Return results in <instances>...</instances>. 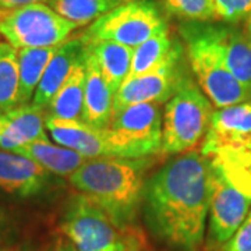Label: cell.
<instances>
[{"instance_id":"d6986e66","label":"cell","mask_w":251,"mask_h":251,"mask_svg":"<svg viewBox=\"0 0 251 251\" xmlns=\"http://www.w3.org/2000/svg\"><path fill=\"white\" fill-rule=\"evenodd\" d=\"M84 44L110 90L116 94L130 74L133 48L110 41H92Z\"/></svg>"},{"instance_id":"603a6c76","label":"cell","mask_w":251,"mask_h":251,"mask_svg":"<svg viewBox=\"0 0 251 251\" xmlns=\"http://www.w3.org/2000/svg\"><path fill=\"white\" fill-rule=\"evenodd\" d=\"M177 41L173 39L169 32V28L156 35L151 36L144 44L133 49L131 67L128 77H134L156 69L165 62L173 52ZM127 77V78H128Z\"/></svg>"},{"instance_id":"836d02e7","label":"cell","mask_w":251,"mask_h":251,"mask_svg":"<svg viewBox=\"0 0 251 251\" xmlns=\"http://www.w3.org/2000/svg\"><path fill=\"white\" fill-rule=\"evenodd\" d=\"M0 115H1V112H0Z\"/></svg>"},{"instance_id":"3957f363","label":"cell","mask_w":251,"mask_h":251,"mask_svg":"<svg viewBox=\"0 0 251 251\" xmlns=\"http://www.w3.org/2000/svg\"><path fill=\"white\" fill-rule=\"evenodd\" d=\"M62 230L77 251H141L134 226H122L87 196L77 193L64 209Z\"/></svg>"},{"instance_id":"277c9868","label":"cell","mask_w":251,"mask_h":251,"mask_svg":"<svg viewBox=\"0 0 251 251\" xmlns=\"http://www.w3.org/2000/svg\"><path fill=\"white\" fill-rule=\"evenodd\" d=\"M179 31L191 72L215 108H227L250 100L251 92L226 69L218 48L206 34L204 23H183Z\"/></svg>"},{"instance_id":"9a60e30c","label":"cell","mask_w":251,"mask_h":251,"mask_svg":"<svg viewBox=\"0 0 251 251\" xmlns=\"http://www.w3.org/2000/svg\"><path fill=\"white\" fill-rule=\"evenodd\" d=\"M46 112L32 103L20 105L0 115V150L16 151L28 144L48 140Z\"/></svg>"},{"instance_id":"8fae6325","label":"cell","mask_w":251,"mask_h":251,"mask_svg":"<svg viewBox=\"0 0 251 251\" xmlns=\"http://www.w3.org/2000/svg\"><path fill=\"white\" fill-rule=\"evenodd\" d=\"M46 130L54 143L88 159L119 158L109 128H97L82 120H60L46 116Z\"/></svg>"},{"instance_id":"e0dca14e","label":"cell","mask_w":251,"mask_h":251,"mask_svg":"<svg viewBox=\"0 0 251 251\" xmlns=\"http://www.w3.org/2000/svg\"><path fill=\"white\" fill-rule=\"evenodd\" d=\"M85 60V91L81 120L97 128H108L113 119L115 92L110 90L95 60L84 49Z\"/></svg>"},{"instance_id":"ac0fdd59","label":"cell","mask_w":251,"mask_h":251,"mask_svg":"<svg viewBox=\"0 0 251 251\" xmlns=\"http://www.w3.org/2000/svg\"><path fill=\"white\" fill-rule=\"evenodd\" d=\"M11 152L27 156L36 162L39 166H42L50 175H56L60 177H70L74 172L78 171L88 161V158H85L81 153L62 147L59 144H52L49 138L24 145Z\"/></svg>"},{"instance_id":"44dd1931","label":"cell","mask_w":251,"mask_h":251,"mask_svg":"<svg viewBox=\"0 0 251 251\" xmlns=\"http://www.w3.org/2000/svg\"><path fill=\"white\" fill-rule=\"evenodd\" d=\"M57 46L49 48H27L18 49V67H20V105L31 103L35 91L44 77L46 67L57 50Z\"/></svg>"},{"instance_id":"5bb4252c","label":"cell","mask_w":251,"mask_h":251,"mask_svg":"<svg viewBox=\"0 0 251 251\" xmlns=\"http://www.w3.org/2000/svg\"><path fill=\"white\" fill-rule=\"evenodd\" d=\"M204 28L218 48L226 69L251 92L250 36L246 31H242L232 24L204 23Z\"/></svg>"},{"instance_id":"ba28073f","label":"cell","mask_w":251,"mask_h":251,"mask_svg":"<svg viewBox=\"0 0 251 251\" xmlns=\"http://www.w3.org/2000/svg\"><path fill=\"white\" fill-rule=\"evenodd\" d=\"M119 158L140 159L161 152L159 103H137L119 110L108 127Z\"/></svg>"},{"instance_id":"484cf974","label":"cell","mask_w":251,"mask_h":251,"mask_svg":"<svg viewBox=\"0 0 251 251\" xmlns=\"http://www.w3.org/2000/svg\"><path fill=\"white\" fill-rule=\"evenodd\" d=\"M206 156L225 165L239 168L251 175V138L242 145L232 148H222Z\"/></svg>"},{"instance_id":"f546056e","label":"cell","mask_w":251,"mask_h":251,"mask_svg":"<svg viewBox=\"0 0 251 251\" xmlns=\"http://www.w3.org/2000/svg\"><path fill=\"white\" fill-rule=\"evenodd\" d=\"M53 251H77L74 249V246H73L72 243H62L60 246H57Z\"/></svg>"},{"instance_id":"2e32d148","label":"cell","mask_w":251,"mask_h":251,"mask_svg":"<svg viewBox=\"0 0 251 251\" xmlns=\"http://www.w3.org/2000/svg\"><path fill=\"white\" fill-rule=\"evenodd\" d=\"M85 44L81 36H73L59 45L52 60L46 67L44 77L35 91V95L31 103L36 108L45 110L49 106L50 100L63 87V84L72 74L74 66L80 60L84 53Z\"/></svg>"},{"instance_id":"4dcf8cb0","label":"cell","mask_w":251,"mask_h":251,"mask_svg":"<svg viewBox=\"0 0 251 251\" xmlns=\"http://www.w3.org/2000/svg\"><path fill=\"white\" fill-rule=\"evenodd\" d=\"M4 227H6V218H4V214L0 211V236L3 233Z\"/></svg>"},{"instance_id":"1f68e13d","label":"cell","mask_w":251,"mask_h":251,"mask_svg":"<svg viewBox=\"0 0 251 251\" xmlns=\"http://www.w3.org/2000/svg\"><path fill=\"white\" fill-rule=\"evenodd\" d=\"M246 32H247V35L250 36L251 39V14L247 17V29H246Z\"/></svg>"},{"instance_id":"30bf717a","label":"cell","mask_w":251,"mask_h":251,"mask_svg":"<svg viewBox=\"0 0 251 251\" xmlns=\"http://www.w3.org/2000/svg\"><path fill=\"white\" fill-rule=\"evenodd\" d=\"M184 48L177 42L171 56L151 72L128 77L115 94L113 115L137 103H165L175 94L181 77L180 70Z\"/></svg>"},{"instance_id":"6da1fadb","label":"cell","mask_w":251,"mask_h":251,"mask_svg":"<svg viewBox=\"0 0 251 251\" xmlns=\"http://www.w3.org/2000/svg\"><path fill=\"white\" fill-rule=\"evenodd\" d=\"M212 162L197 150L180 153L145 183L143 208L151 233L176 251H198L205 236Z\"/></svg>"},{"instance_id":"ffe728a7","label":"cell","mask_w":251,"mask_h":251,"mask_svg":"<svg viewBox=\"0 0 251 251\" xmlns=\"http://www.w3.org/2000/svg\"><path fill=\"white\" fill-rule=\"evenodd\" d=\"M85 49V48H84ZM85 91V60L84 53L74 66L72 74L57 91L46 109V116L60 120H81Z\"/></svg>"},{"instance_id":"4fadbf2b","label":"cell","mask_w":251,"mask_h":251,"mask_svg":"<svg viewBox=\"0 0 251 251\" xmlns=\"http://www.w3.org/2000/svg\"><path fill=\"white\" fill-rule=\"evenodd\" d=\"M50 173L24 155L0 150V190L18 196L41 194L50 183Z\"/></svg>"},{"instance_id":"8992f818","label":"cell","mask_w":251,"mask_h":251,"mask_svg":"<svg viewBox=\"0 0 251 251\" xmlns=\"http://www.w3.org/2000/svg\"><path fill=\"white\" fill-rule=\"evenodd\" d=\"M77 25L59 16L48 3L0 7V38L16 49L62 45Z\"/></svg>"},{"instance_id":"9c48e42d","label":"cell","mask_w":251,"mask_h":251,"mask_svg":"<svg viewBox=\"0 0 251 251\" xmlns=\"http://www.w3.org/2000/svg\"><path fill=\"white\" fill-rule=\"evenodd\" d=\"M212 191L208 212V250L219 251L249 215L251 193L229 179L215 162H212Z\"/></svg>"},{"instance_id":"d4e9b609","label":"cell","mask_w":251,"mask_h":251,"mask_svg":"<svg viewBox=\"0 0 251 251\" xmlns=\"http://www.w3.org/2000/svg\"><path fill=\"white\" fill-rule=\"evenodd\" d=\"M163 9L184 23H214L216 17L214 0H162Z\"/></svg>"},{"instance_id":"7402d4cb","label":"cell","mask_w":251,"mask_h":251,"mask_svg":"<svg viewBox=\"0 0 251 251\" xmlns=\"http://www.w3.org/2000/svg\"><path fill=\"white\" fill-rule=\"evenodd\" d=\"M130 0H49V7L77 27L91 25L106 13Z\"/></svg>"},{"instance_id":"5b68a950","label":"cell","mask_w":251,"mask_h":251,"mask_svg":"<svg viewBox=\"0 0 251 251\" xmlns=\"http://www.w3.org/2000/svg\"><path fill=\"white\" fill-rule=\"evenodd\" d=\"M212 103L194 81L183 75L162 115L163 155L193 151L205 138L211 126Z\"/></svg>"},{"instance_id":"52a82bcc","label":"cell","mask_w":251,"mask_h":251,"mask_svg":"<svg viewBox=\"0 0 251 251\" xmlns=\"http://www.w3.org/2000/svg\"><path fill=\"white\" fill-rule=\"evenodd\" d=\"M165 29L166 20L152 0H130L98 18L80 36L84 42L110 41L134 49Z\"/></svg>"},{"instance_id":"7a4b0ae2","label":"cell","mask_w":251,"mask_h":251,"mask_svg":"<svg viewBox=\"0 0 251 251\" xmlns=\"http://www.w3.org/2000/svg\"><path fill=\"white\" fill-rule=\"evenodd\" d=\"M150 162L145 158H95L74 172L69 181L78 193L97 202L116 224L134 226L143 205Z\"/></svg>"},{"instance_id":"7c38bea8","label":"cell","mask_w":251,"mask_h":251,"mask_svg":"<svg viewBox=\"0 0 251 251\" xmlns=\"http://www.w3.org/2000/svg\"><path fill=\"white\" fill-rule=\"evenodd\" d=\"M251 138V99L215 110L202 144L204 155L222 148H232Z\"/></svg>"},{"instance_id":"83f0119b","label":"cell","mask_w":251,"mask_h":251,"mask_svg":"<svg viewBox=\"0 0 251 251\" xmlns=\"http://www.w3.org/2000/svg\"><path fill=\"white\" fill-rule=\"evenodd\" d=\"M219 251H251V208L240 227Z\"/></svg>"},{"instance_id":"d6a6232c","label":"cell","mask_w":251,"mask_h":251,"mask_svg":"<svg viewBox=\"0 0 251 251\" xmlns=\"http://www.w3.org/2000/svg\"><path fill=\"white\" fill-rule=\"evenodd\" d=\"M0 251H6V250H3V249H1V247H0Z\"/></svg>"},{"instance_id":"f1b7e54d","label":"cell","mask_w":251,"mask_h":251,"mask_svg":"<svg viewBox=\"0 0 251 251\" xmlns=\"http://www.w3.org/2000/svg\"><path fill=\"white\" fill-rule=\"evenodd\" d=\"M48 3L49 0H0V7L1 9H11V7H18V6H24L29 3Z\"/></svg>"},{"instance_id":"cb8c5ba5","label":"cell","mask_w":251,"mask_h":251,"mask_svg":"<svg viewBox=\"0 0 251 251\" xmlns=\"http://www.w3.org/2000/svg\"><path fill=\"white\" fill-rule=\"evenodd\" d=\"M20 67L18 50L0 41V112H9L20 106Z\"/></svg>"},{"instance_id":"4316f807","label":"cell","mask_w":251,"mask_h":251,"mask_svg":"<svg viewBox=\"0 0 251 251\" xmlns=\"http://www.w3.org/2000/svg\"><path fill=\"white\" fill-rule=\"evenodd\" d=\"M218 21L232 24L242 21L251 14V0H214Z\"/></svg>"}]
</instances>
